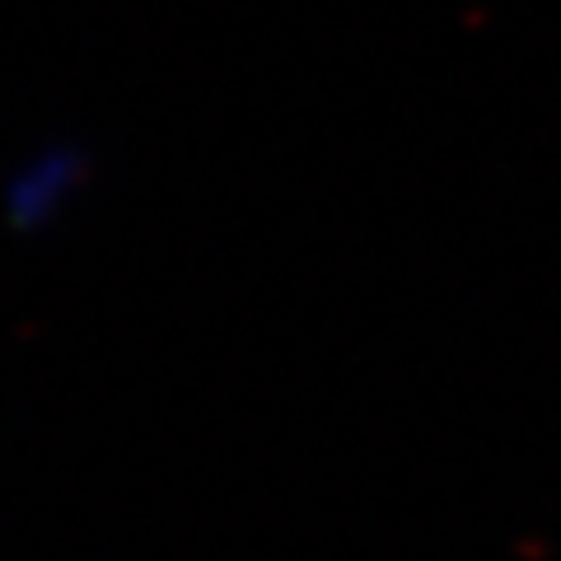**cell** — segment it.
Returning a JSON list of instances; mask_svg holds the SVG:
<instances>
[{
	"label": "cell",
	"instance_id": "6da1fadb",
	"mask_svg": "<svg viewBox=\"0 0 561 561\" xmlns=\"http://www.w3.org/2000/svg\"><path fill=\"white\" fill-rule=\"evenodd\" d=\"M70 187H76V169H70L61 154H38V164H33L24 179H14L10 206L20 220H47L51 210L70 197Z\"/></svg>",
	"mask_w": 561,
	"mask_h": 561
}]
</instances>
